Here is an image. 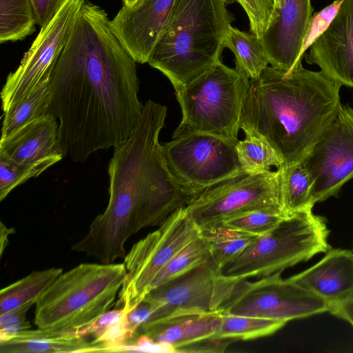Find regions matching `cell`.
<instances>
[{"label": "cell", "instance_id": "8992f818", "mask_svg": "<svg viewBox=\"0 0 353 353\" xmlns=\"http://www.w3.org/2000/svg\"><path fill=\"white\" fill-rule=\"evenodd\" d=\"M250 79L221 61L175 92L182 119L172 137L205 132L236 143Z\"/></svg>", "mask_w": 353, "mask_h": 353}, {"label": "cell", "instance_id": "4dcf8cb0", "mask_svg": "<svg viewBox=\"0 0 353 353\" xmlns=\"http://www.w3.org/2000/svg\"><path fill=\"white\" fill-rule=\"evenodd\" d=\"M287 216L288 214L282 209L265 208L239 214L219 225L259 236L270 232Z\"/></svg>", "mask_w": 353, "mask_h": 353}, {"label": "cell", "instance_id": "7402d4cb", "mask_svg": "<svg viewBox=\"0 0 353 353\" xmlns=\"http://www.w3.org/2000/svg\"><path fill=\"white\" fill-rule=\"evenodd\" d=\"M63 272L61 268L33 271L0 291V313L28 304L35 305L40 296Z\"/></svg>", "mask_w": 353, "mask_h": 353}, {"label": "cell", "instance_id": "44dd1931", "mask_svg": "<svg viewBox=\"0 0 353 353\" xmlns=\"http://www.w3.org/2000/svg\"><path fill=\"white\" fill-rule=\"evenodd\" d=\"M104 345L73 331L28 330L0 342L1 353L101 352Z\"/></svg>", "mask_w": 353, "mask_h": 353}, {"label": "cell", "instance_id": "8d00e7d4", "mask_svg": "<svg viewBox=\"0 0 353 353\" xmlns=\"http://www.w3.org/2000/svg\"><path fill=\"white\" fill-rule=\"evenodd\" d=\"M154 311V307L152 304L143 301L124 316L132 339L138 333L140 328L149 321Z\"/></svg>", "mask_w": 353, "mask_h": 353}, {"label": "cell", "instance_id": "cb8c5ba5", "mask_svg": "<svg viewBox=\"0 0 353 353\" xmlns=\"http://www.w3.org/2000/svg\"><path fill=\"white\" fill-rule=\"evenodd\" d=\"M49 83L50 75L25 97L3 112L1 138L8 136L34 119L51 114Z\"/></svg>", "mask_w": 353, "mask_h": 353}, {"label": "cell", "instance_id": "60d3db41", "mask_svg": "<svg viewBox=\"0 0 353 353\" xmlns=\"http://www.w3.org/2000/svg\"><path fill=\"white\" fill-rule=\"evenodd\" d=\"M136 0H123L124 5L130 6Z\"/></svg>", "mask_w": 353, "mask_h": 353}, {"label": "cell", "instance_id": "9a60e30c", "mask_svg": "<svg viewBox=\"0 0 353 353\" xmlns=\"http://www.w3.org/2000/svg\"><path fill=\"white\" fill-rule=\"evenodd\" d=\"M310 0H276L268 27L259 38L269 65L285 72L302 65L301 50L312 15Z\"/></svg>", "mask_w": 353, "mask_h": 353}, {"label": "cell", "instance_id": "f1b7e54d", "mask_svg": "<svg viewBox=\"0 0 353 353\" xmlns=\"http://www.w3.org/2000/svg\"><path fill=\"white\" fill-rule=\"evenodd\" d=\"M283 208L290 215L307 208L310 204L311 181L301 161L281 168Z\"/></svg>", "mask_w": 353, "mask_h": 353}, {"label": "cell", "instance_id": "8fae6325", "mask_svg": "<svg viewBox=\"0 0 353 353\" xmlns=\"http://www.w3.org/2000/svg\"><path fill=\"white\" fill-rule=\"evenodd\" d=\"M236 143L212 134L191 132L172 137L162 145L171 174L198 195L243 171Z\"/></svg>", "mask_w": 353, "mask_h": 353}, {"label": "cell", "instance_id": "30bf717a", "mask_svg": "<svg viewBox=\"0 0 353 353\" xmlns=\"http://www.w3.org/2000/svg\"><path fill=\"white\" fill-rule=\"evenodd\" d=\"M243 281L224 274L210 259L152 290L143 301L152 304L154 311L143 326L181 315L219 312Z\"/></svg>", "mask_w": 353, "mask_h": 353}, {"label": "cell", "instance_id": "e0dca14e", "mask_svg": "<svg viewBox=\"0 0 353 353\" xmlns=\"http://www.w3.org/2000/svg\"><path fill=\"white\" fill-rule=\"evenodd\" d=\"M309 49L307 63L341 86L353 88V0H343L327 29Z\"/></svg>", "mask_w": 353, "mask_h": 353}, {"label": "cell", "instance_id": "52a82bcc", "mask_svg": "<svg viewBox=\"0 0 353 353\" xmlns=\"http://www.w3.org/2000/svg\"><path fill=\"white\" fill-rule=\"evenodd\" d=\"M307 208L290 214L270 232L257 236L223 272L243 280L261 278L327 252L329 230L324 217Z\"/></svg>", "mask_w": 353, "mask_h": 353}, {"label": "cell", "instance_id": "d4e9b609", "mask_svg": "<svg viewBox=\"0 0 353 353\" xmlns=\"http://www.w3.org/2000/svg\"><path fill=\"white\" fill-rule=\"evenodd\" d=\"M225 46L235 56V68L250 79L259 78L269 65L259 38L252 32H243L231 26Z\"/></svg>", "mask_w": 353, "mask_h": 353}, {"label": "cell", "instance_id": "277c9868", "mask_svg": "<svg viewBox=\"0 0 353 353\" xmlns=\"http://www.w3.org/2000/svg\"><path fill=\"white\" fill-rule=\"evenodd\" d=\"M225 0H175L148 63L175 92L218 62L234 18Z\"/></svg>", "mask_w": 353, "mask_h": 353}, {"label": "cell", "instance_id": "f546056e", "mask_svg": "<svg viewBox=\"0 0 353 353\" xmlns=\"http://www.w3.org/2000/svg\"><path fill=\"white\" fill-rule=\"evenodd\" d=\"M211 259L209 244L200 235L196 239L178 252L160 270L152 281L149 292L204 263Z\"/></svg>", "mask_w": 353, "mask_h": 353}, {"label": "cell", "instance_id": "6da1fadb", "mask_svg": "<svg viewBox=\"0 0 353 353\" xmlns=\"http://www.w3.org/2000/svg\"><path fill=\"white\" fill-rule=\"evenodd\" d=\"M105 11L86 0L50 74V111L64 157L83 163L127 139L143 105L136 61Z\"/></svg>", "mask_w": 353, "mask_h": 353}, {"label": "cell", "instance_id": "ab89813d", "mask_svg": "<svg viewBox=\"0 0 353 353\" xmlns=\"http://www.w3.org/2000/svg\"><path fill=\"white\" fill-rule=\"evenodd\" d=\"M15 230L12 228H8L5 225L3 222L1 221L0 225V255L1 256L3 255L6 248L9 243L8 236L9 235L14 234Z\"/></svg>", "mask_w": 353, "mask_h": 353}, {"label": "cell", "instance_id": "ac0fdd59", "mask_svg": "<svg viewBox=\"0 0 353 353\" xmlns=\"http://www.w3.org/2000/svg\"><path fill=\"white\" fill-rule=\"evenodd\" d=\"M59 128L52 114L34 119L1 138L0 154L21 164L52 166L64 157Z\"/></svg>", "mask_w": 353, "mask_h": 353}, {"label": "cell", "instance_id": "ffe728a7", "mask_svg": "<svg viewBox=\"0 0 353 353\" xmlns=\"http://www.w3.org/2000/svg\"><path fill=\"white\" fill-rule=\"evenodd\" d=\"M221 312L181 315L144 325L139 331L174 352H189L195 345L214 339Z\"/></svg>", "mask_w": 353, "mask_h": 353}, {"label": "cell", "instance_id": "d6986e66", "mask_svg": "<svg viewBox=\"0 0 353 353\" xmlns=\"http://www.w3.org/2000/svg\"><path fill=\"white\" fill-rule=\"evenodd\" d=\"M290 277L330 304L344 301L353 295V252L330 250L314 265Z\"/></svg>", "mask_w": 353, "mask_h": 353}, {"label": "cell", "instance_id": "83f0119b", "mask_svg": "<svg viewBox=\"0 0 353 353\" xmlns=\"http://www.w3.org/2000/svg\"><path fill=\"white\" fill-rule=\"evenodd\" d=\"M245 138L238 141L236 150L241 168L248 172L279 169L285 165L281 157L272 146L259 134L243 130Z\"/></svg>", "mask_w": 353, "mask_h": 353}, {"label": "cell", "instance_id": "1f68e13d", "mask_svg": "<svg viewBox=\"0 0 353 353\" xmlns=\"http://www.w3.org/2000/svg\"><path fill=\"white\" fill-rule=\"evenodd\" d=\"M50 167L45 163L21 164L0 154V201L6 199L16 187L40 175Z\"/></svg>", "mask_w": 353, "mask_h": 353}, {"label": "cell", "instance_id": "603a6c76", "mask_svg": "<svg viewBox=\"0 0 353 353\" xmlns=\"http://www.w3.org/2000/svg\"><path fill=\"white\" fill-rule=\"evenodd\" d=\"M200 230L201 236L209 244L211 259L222 271L236 260L257 237L223 225L209 226Z\"/></svg>", "mask_w": 353, "mask_h": 353}, {"label": "cell", "instance_id": "7a4b0ae2", "mask_svg": "<svg viewBox=\"0 0 353 353\" xmlns=\"http://www.w3.org/2000/svg\"><path fill=\"white\" fill-rule=\"evenodd\" d=\"M167 111L165 105L147 101L130 136L114 147L107 207L72 251L114 263L124 259L125 244L132 235L161 225L197 196L179 183L167 166L159 141Z\"/></svg>", "mask_w": 353, "mask_h": 353}, {"label": "cell", "instance_id": "836d02e7", "mask_svg": "<svg viewBox=\"0 0 353 353\" xmlns=\"http://www.w3.org/2000/svg\"><path fill=\"white\" fill-rule=\"evenodd\" d=\"M343 0H335L321 10L313 14L307 23L301 50V58L305 52L327 29L337 14Z\"/></svg>", "mask_w": 353, "mask_h": 353}, {"label": "cell", "instance_id": "9c48e42d", "mask_svg": "<svg viewBox=\"0 0 353 353\" xmlns=\"http://www.w3.org/2000/svg\"><path fill=\"white\" fill-rule=\"evenodd\" d=\"M185 208L200 229L261 208L285 211L281 168L259 172L243 170L203 190Z\"/></svg>", "mask_w": 353, "mask_h": 353}, {"label": "cell", "instance_id": "ba28073f", "mask_svg": "<svg viewBox=\"0 0 353 353\" xmlns=\"http://www.w3.org/2000/svg\"><path fill=\"white\" fill-rule=\"evenodd\" d=\"M185 206L135 243L125 254L127 275L117 301V307L123 310L125 316L143 301L152 281L168 261L200 236V228Z\"/></svg>", "mask_w": 353, "mask_h": 353}, {"label": "cell", "instance_id": "3957f363", "mask_svg": "<svg viewBox=\"0 0 353 353\" xmlns=\"http://www.w3.org/2000/svg\"><path fill=\"white\" fill-rule=\"evenodd\" d=\"M341 87L321 70L268 65L250 79L240 128L262 136L285 165L301 161L336 115Z\"/></svg>", "mask_w": 353, "mask_h": 353}, {"label": "cell", "instance_id": "e575fe53", "mask_svg": "<svg viewBox=\"0 0 353 353\" xmlns=\"http://www.w3.org/2000/svg\"><path fill=\"white\" fill-rule=\"evenodd\" d=\"M32 304H28L0 313V342L6 341L15 335L30 330L31 325L26 314Z\"/></svg>", "mask_w": 353, "mask_h": 353}, {"label": "cell", "instance_id": "4fadbf2b", "mask_svg": "<svg viewBox=\"0 0 353 353\" xmlns=\"http://www.w3.org/2000/svg\"><path fill=\"white\" fill-rule=\"evenodd\" d=\"M301 162L311 181L312 206L338 194L353 178V108L341 104Z\"/></svg>", "mask_w": 353, "mask_h": 353}, {"label": "cell", "instance_id": "4316f807", "mask_svg": "<svg viewBox=\"0 0 353 353\" xmlns=\"http://www.w3.org/2000/svg\"><path fill=\"white\" fill-rule=\"evenodd\" d=\"M32 0H0V43L22 40L35 31Z\"/></svg>", "mask_w": 353, "mask_h": 353}, {"label": "cell", "instance_id": "7c38bea8", "mask_svg": "<svg viewBox=\"0 0 353 353\" xmlns=\"http://www.w3.org/2000/svg\"><path fill=\"white\" fill-rule=\"evenodd\" d=\"M330 303L281 272L243 280L223 312L288 322L328 312Z\"/></svg>", "mask_w": 353, "mask_h": 353}, {"label": "cell", "instance_id": "2e32d148", "mask_svg": "<svg viewBox=\"0 0 353 353\" xmlns=\"http://www.w3.org/2000/svg\"><path fill=\"white\" fill-rule=\"evenodd\" d=\"M175 0H136L123 5L110 27L137 63H145L158 42Z\"/></svg>", "mask_w": 353, "mask_h": 353}, {"label": "cell", "instance_id": "d6a6232c", "mask_svg": "<svg viewBox=\"0 0 353 353\" xmlns=\"http://www.w3.org/2000/svg\"><path fill=\"white\" fill-rule=\"evenodd\" d=\"M227 4L238 2L250 22V32L260 38L270 23L274 8V0H225Z\"/></svg>", "mask_w": 353, "mask_h": 353}, {"label": "cell", "instance_id": "f35d334b", "mask_svg": "<svg viewBox=\"0 0 353 353\" xmlns=\"http://www.w3.org/2000/svg\"><path fill=\"white\" fill-rule=\"evenodd\" d=\"M328 312L349 322L353 327V295L344 301L330 304Z\"/></svg>", "mask_w": 353, "mask_h": 353}, {"label": "cell", "instance_id": "5b68a950", "mask_svg": "<svg viewBox=\"0 0 353 353\" xmlns=\"http://www.w3.org/2000/svg\"><path fill=\"white\" fill-rule=\"evenodd\" d=\"M126 275L123 263H85L62 272L37 301L34 324L61 332L88 325L114 303Z\"/></svg>", "mask_w": 353, "mask_h": 353}, {"label": "cell", "instance_id": "5bb4252c", "mask_svg": "<svg viewBox=\"0 0 353 353\" xmlns=\"http://www.w3.org/2000/svg\"><path fill=\"white\" fill-rule=\"evenodd\" d=\"M85 0H65L24 54L18 68L8 76L1 92L3 112L28 94L50 74L76 17Z\"/></svg>", "mask_w": 353, "mask_h": 353}, {"label": "cell", "instance_id": "74e56055", "mask_svg": "<svg viewBox=\"0 0 353 353\" xmlns=\"http://www.w3.org/2000/svg\"><path fill=\"white\" fill-rule=\"evenodd\" d=\"M65 0H32L37 24L46 26L56 14Z\"/></svg>", "mask_w": 353, "mask_h": 353}, {"label": "cell", "instance_id": "b9f144b4", "mask_svg": "<svg viewBox=\"0 0 353 353\" xmlns=\"http://www.w3.org/2000/svg\"><path fill=\"white\" fill-rule=\"evenodd\" d=\"M274 3H275V1H276V0H274Z\"/></svg>", "mask_w": 353, "mask_h": 353}, {"label": "cell", "instance_id": "d590c367", "mask_svg": "<svg viewBox=\"0 0 353 353\" xmlns=\"http://www.w3.org/2000/svg\"><path fill=\"white\" fill-rule=\"evenodd\" d=\"M124 316V311L122 308L108 310L88 325L77 330V332L85 337L93 334L97 338L107 327L119 322Z\"/></svg>", "mask_w": 353, "mask_h": 353}, {"label": "cell", "instance_id": "484cf974", "mask_svg": "<svg viewBox=\"0 0 353 353\" xmlns=\"http://www.w3.org/2000/svg\"><path fill=\"white\" fill-rule=\"evenodd\" d=\"M286 322L270 319L230 314L221 310L214 339L252 340L275 333Z\"/></svg>", "mask_w": 353, "mask_h": 353}]
</instances>
